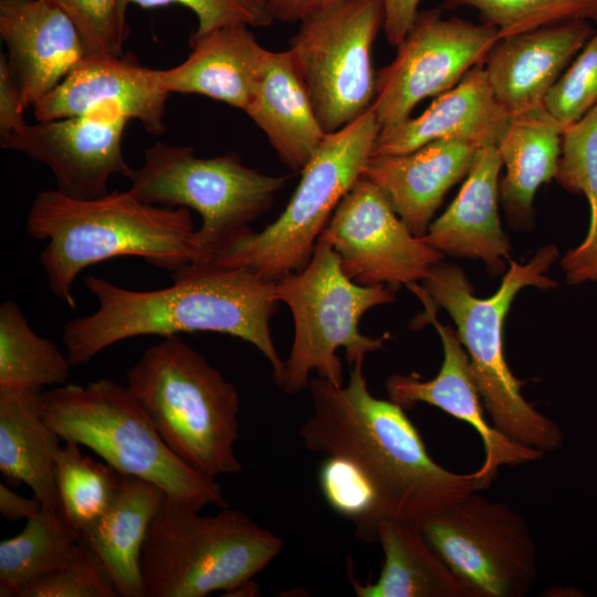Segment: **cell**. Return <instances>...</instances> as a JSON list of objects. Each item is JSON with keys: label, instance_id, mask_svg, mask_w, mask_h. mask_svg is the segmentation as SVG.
Masks as SVG:
<instances>
[{"label": "cell", "instance_id": "cell-11", "mask_svg": "<svg viewBox=\"0 0 597 597\" xmlns=\"http://www.w3.org/2000/svg\"><path fill=\"white\" fill-rule=\"evenodd\" d=\"M384 22V0H342L302 20L290 39L287 50L326 134L373 105L371 50Z\"/></svg>", "mask_w": 597, "mask_h": 597}, {"label": "cell", "instance_id": "cell-29", "mask_svg": "<svg viewBox=\"0 0 597 597\" xmlns=\"http://www.w3.org/2000/svg\"><path fill=\"white\" fill-rule=\"evenodd\" d=\"M80 538L59 510L43 506L18 535L0 543V597H18L27 586L64 567Z\"/></svg>", "mask_w": 597, "mask_h": 597}, {"label": "cell", "instance_id": "cell-10", "mask_svg": "<svg viewBox=\"0 0 597 597\" xmlns=\"http://www.w3.org/2000/svg\"><path fill=\"white\" fill-rule=\"evenodd\" d=\"M129 190L143 202L195 210L197 252L190 264L212 263L217 252L272 207L287 176H270L237 154L197 157L190 146L156 143L133 169Z\"/></svg>", "mask_w": 597, "mask_h": 597}, {"label": "cell", "instance_id": "cell-5", "mask_svg": "<svg viewBox=\"0 0 597 597\" xmlns=\"http://www.w3.org/2000/svg\"><path fill=\"white\" fill-rule=\"evenodd\" d=\"M126 387L187 465L211 479L241 470L239 392L180 335L148 347L127 370Z\"/></svg>", "mask_w": 597, "mask_h": 597}, {"label": "cell", "instance_id": "cell-3", "mask_svg": "<svg viewBox=\"0 0 597 597\" xmlns=\"http://www.w3.org/2000/svg\"><path fill=\"white\" fill-rule=\"evenodd\" d=\"M27 231L46 240L39 255L48 284L70 307L73 284L86 268L116 256H138L169 271L190 264L197 252L190 210L149 205L130 190L75 199L57 189L33 199Z\"/></svg>", "mask_w": 597, "mask_h": 597}, {"label": "cell", "instance_id": "cell-25", "mask_svg": "<svg viewBox=\"0 0 597 597\" xmlns=\"http://www.w3.org/2000/svg\"><path fill=\"white\" fill-rule=\"evenodd\" d=\"M43 388L0 386V471L24 483L43 506L60 511L55 457L62 438L43 416Z\"/></svg>", "mask_w": 597, "mask_h": 597}, {"label": "cell", "instance_id": "cell-30", "mask_svg": "<svg viewBox=\"0 0 597 597\" xmlns=\"http://www.w3.org/2000/svg\"><path fill=\"white\" fill-rule=\"evenodd\" d=\"M555 179L566 191L584 195L590 208L585 240L561 261L566 281L597 282V104L565 129Z\"/></svg>", "mask_w": 597, "mask_h": 597}, {"label": "cell", "instance_id": "cell-40", "mask_svg": "<svg viewBox=\"0 0 597 597\" xmlns=\"http://www.w3.org/2000/svg\"><path fill=\"white\" fill-rule=\"evenodd\" d=\"M420 0H384V32L388 43L397 46L407 35L417 14Z\"/></svg>", "mask_w": 597, "mask_h": 597}, {"label": "cell", "instance_id": "cell-18", "mask_svg": "<svg viewBox=\"0 0 597 597\" xmlns=\"http://www.w3.org/2000/svg\"><path fill=\"white\" fill-rule=\"evenodd\" d=\"M0 34L24 108L53 91L87 55L75 24L48 0H0Z\"/></svg>", "mask_w": 597, "mask_h": 597}, {"label": "cell", "instance_id": "cell-8", "mask_svg": "<svg viewBox=\"0 0 597 597\" xmlns=\"http://www.w3.org/2000/svg\"><path fill=\"white\" fill-rule=\"evenodd\" d=\"M380 130L371 105L350 124L326 134L277 219L260 232L239 234L212 263L247 269L268 282L302 271L335 208L362 177Z\"/></svg>", "mask_w": 597, "mask_h": 597}, {"label": "cell", "instance_id": "cell-22", "mask_svg": "<svg viewBox=\"0 0 597 597\" xmlns=\"http://www.w3.org/2000/svg\"><path fill=\"white\" fill-rule=\"evenodd\" d=\"M502 166L495 145L480 147L459 193L423 235L442 254L479 259L495 275L511 251L499 216Z\"/></svg>", "mask_w": 597, "mask_h": 597}, {"label": "cell", "instance_id": "cell-12", "mask_svg": "<svg viewBox=\"0 0 597 597\" xmlns=\"http://www.w3.org/2000/svg\"><path fill=\"white\" fill-rule=\"evenodd\" d=\"M418 526L471 597H524L537 582L530 527L505 502L475 491L444 505Z\"/></svg>", "mask_w": 597, "mask_h": 597}, {"label": "cell", "instance_id": "cell-7", "mask_svg": "<svg viewBox=\"0 0 597 597\" xmlns=\"http://www.w3.org/2000/svg\"><path fill=\"white\" fill-rule=\"evenodd\" d=\"M198 512L166 496L143 546L145 597L229 594L250 583L283 547L281 537L241 511Z\"/></svg>", "mask_w": 597, "mask_h": 597}, {"label": "cell", "instance_id": "cell-13", "mask_svg": "<svg viewBox=\"0 0 597 597\" xmlns=\"http://www.w3.org/2000/svg\"><path fill=\"white\" fill-rule=\"evenodd\" d=\"M500 39L495 27L446 19L441 8L419 11L395 59L376 76L373 103L381 130L410 117L426 97L454 87Z\"/></svg>", "mask_w": 597, "mask_h": 597}, {"label": "cell", "instance_id": "cell-23", "mask_svg": "<svg viewBox=\"0 0 597 597\" xmlns=\"http://www.w3.org/2000/svg\"><path fill=\"white\" fill-rule=\"evenodd\" d=\"M191 52L177 66L160 70L170 93L198 94L245 111L268 54L250 27L234 24L189 38Z\"/></svg>", "mask_w": 597, "mask_h": 597}, {"label": "cell", "instance_id": "cell-1", "mask_svg": "<svg viewBox=\"0 0 597 597\" xmlns=\"http://www.w3.org/2000/svg\"><path fill=\"white\" fill-rule=\"evenodd\" d=\"M171 277L168 287L135 291L87 275L85 285L98 304L92 314L64 326L62 338L71 365H86L107 347L136 336L214 332L255 346L281 388L284 362L270 331L279 303L275 282L247 269L214 263L187 264Z\"/></svg>", "mask_w": 597, "mask_h": 597}, {"label": "cell", "instance_id": "cell-17", "mask_svg": "<svg viewBox=\"0 0 597 597\" xmlns=\"http://www.w3.org/2000/svg\"><path fill=\"white\" fill-rule=\"evenodd\" d=\"M168 96L160 70L144 66L134 56L88 54L33 105V115L45 122L115 106L129 119L139 121L146 132L160 135L166 130Z\"/></svg>", "mask_w": 597, "mask_h": 597}, {"label": "cell", "instance_id": "cell-26", "mask_svg": "<svg viewBox=\"0 0 597 597\" xmlns=\"http://www.w3.org/2000/svg\"><path fill=\"white\" fill-rule=\"evenodd\" d=\"M165 499V492L156 484L122 474L108 509L81 532L80 541L105 565L121 597H145L143 546Z\"/></svg>", "mask_w": 597, "mask_h": 597}, {"label": "cell", "instance_id": "cell-14", "mask_svg": "<svg viewBox=\"0 0 597 597\" xmlns=\"http://www.w3.org/2000/svg\"><path fill=\"white\" fill-rule=\"evenodd\" d=\"M318 240L336 251L344 273L363 286L395 290L423 281L443 259L408 229L380 188L363 175L339 201Z\"/></svg>", "mask_w": 597, "mask_h": 597}, {"label": "cell", "instance_id": "cell-41", "mask_svg": "<svg viewBox=\"0 0 597 597\" xmlns=\"http://www.w3.org/2000/svg\"><path fill=\"white\" fill-rule=\"evenodd\" d=\"M274 20L283 23L301 22L342 0H263Z\"/></svg>", "mask_w": 597, "mask_h": 597}, {"label": "cell", "instance_id": "cell-6", "mask_svg": "<svg viewBox=\"0 0 597 597\" xmlns=\"http://www.w3.org/2000/svg\"><path fill=\"white\" fill-rule=\"evenodd\" d=\"M43 416L63 441L90 448L123 475L156 484L169 500L197 510L228 507L217 481L172 453L126 386L104 378L44 390Z\"/></svg>", "mask_w": 597, "mask_h": 597}, {"label": "cell", "instance_id": "cell-4", "mask_svg": "<svg viewBox=\"0 0 597 597\" xmlns=\"http://www.w3.org/2000/svg\"><path fill=\"white\" fill-rule=\"evenodd\" d=\"M557 258V247L548 244L524 264L512 261L490 297L475 296L463 270L442 261L431 269L422 287L416 283L408 285L421 302L446 310L457 325L492 426L514 442L544 453L558 450L564 433L557 422L537 411L522 395L521 383L505 359L503 328L510 306L522 289L557 286L546 275Z\"/></svg>", "mask_w": 597, "mask_h": 597}, {"label": "cell", "instance_id": "cell-15", "mask_svg": "<svg viewBox=\"0 0 597 597\" xmlns=\"http://www.w3.org/2000/svg\"><path fill=\"white\" fill-rule=\"evenodd\" d=\"M129 121L119 108L103 106L80 116L27 124L0 139V146L49 167L62 193L95 199L108 192L112 176L129 178L133 171L122 147Z\"/></svg>", "mask_w": 597, "mask_h": 597}, {"label": "cell", "instance_id": "cell-34", "mask_svg": "<svg viewBox=\"0 0 597 597\" xmlns=\"http://www.w3.org/2000/svg\"><path fill=\"white\" fill-rule=\"evenodd\" d=\"M318 480L325 501L354 523L357 537L376 541L379 524L376 495L362 470L346 458L329 455L320 468Z\"/></svg>", "mask_w": 597, "mask_h": 597}, {"label": "cell", "instance_id": "cell-24", "mask_svg": "<svg viewBox=\"0 0 597 597\" xmlns=\"http://www.w3.org/2000/svg\"><path fill=\"white\" fill-rule=\"evenodd\" d=\"M244 113L293 171L304 168L326 136L289 50L268 51Z\"/></svg>", "mask_w": 597, "mask_h": 597}, {"label": "cell", "instance_id": "cell-2", "mask_svg": "<svg viewBox=\"0 0 597 597\" xmlns=\"http://www.w3.org/2000/svg\"><path fill=\"white\" fill-rule=\"evenodd\" d=\"M312 415L298 436L305 448L354 462L370 482L378 522L419 524L444 505L480 491L474 472H451L428 454L405 409L371 395L363 363L346 386L310 380ZM379 525V524H378Z\"/></svg>", "mask_w": 597, "mask_h": 597}, {"label": "cell", "instance_id": "cell-9", "mask_svg": "<svg viewBox=\"0 0 597 597\" xmlns=\"http://www.w3.org/2000/svg\"><path fill=\"white\" fill-rule=\"evenodd\" d=\"M279 302L291 311L294 338L284 362L280 389L295 395L310 384V374L343 386V367L336 350L345 348L349 367L364 363L369 353L384 348L385 336L360 333L358 323L368 310L392 303L395 290L387 285L363 286L343 271L336 251L317 241L308 264L275 282Z\"/></svg>", "mask_w": 597, "mask_h": 597}, {"label": "cell", "instance_id": "cell-21", "mask_svg": "<svg viewBox=\"0 0 597 597\" xmlns=\"http://www.w3.org/2000/svg\"><path fill=\"white\" fill-rule=\"evenodd\" d=\"M511 114L495 98L483 64L472 67L419 116L380 130L373 155H400L443 138L498 145Z\"/></svg>", "mask_w": 597, "mask_h": 597}, {"label": "cell", "instance_id": "cell-27", "mask_svg": "<svg viewBox=\"0 0 597 597\" xmlns=\"http://www.w3.org/2000/svg\"><path fill=\"white\" fill-rule=\"evenodd\" d=\"M565 132L544 106L510 117L496 147L505 166L500 201L510 222H528L537 189L555 178Z\"/></svg>", "mask_w": 597, "mask_h": 597}, {"label": "cell", "instance_id": "cell-16", "mask_svg": "<svg viewBox=\"0 0 597 597\" xmlns=\"http://www.w3.org/2000/svg\"><path fill=\"white\" fill-rule=\"evenodd\" d=\"M423 305L426 312L420 320L434 326L442 343L443 360L440 370L429 380H422L417 374H394L386 380V391L389 400L404 409L423 402L472 426L481 436L484 447L483 463L474 471L479 489L484 490L496 479L500 467L536 462L545 453L514 442L485 419L469 357L457 331L441 324L430 304Z\"/></svg>", "mask_w": 597, "mask_h": 597}, {"label": "cell", "instance_id": "cell-33", "mask_svg": "<svg viewBox=\"0 0 597 597\" xmlns=\"http://www.w3.org/2000/svg\"><path fill=\"white\" fill-rule=\"evenodd\" d=\"M441 7L475 9L500 39L574 20L597 23V0H442Z\"/></svg>", "mask_w": 597, "mask_h": 597}, {"label": "cell", "instance_id": "cell-37", "mask_svg": "<svg viewBox=\"0 0 597 597\" xmlns=\"http://www.w3.org/2000/svg\"><path fill=\"white\" fill-rule=\"evenodd\" d=\"M597 104V31L551 87L545 109L566 129Z\"/></svg>", "mask_w": 597, "mask_h": 597}, {"label": "cell", "instance_id": "cell-36", "mask_svg": "<svg viewBox=\"0 0 597 597\" xmlns=\"http://www.w3.org/2000/svg\"><path fill=\"white\" fill-rule=\"evenodd\" d=\"M48 1L59 7L75 24L87 55H123L129 27L121 0Z\"/></svg>", "mask_w": 597, "mask_h": 597}, {"label": "cell", "instance_id": "cell-42", "mask_svg": "<svg viewBox=\"0 0 597 597\" xmlns=\"http://www.w3.org/2000/svg\"><path fill=\"white\" fill-rule=\"evenodd\" d=\"M43 509L42 503L33 496L27 499L13 492L4 484H0V513L11 522L36 516Z\"/></svg>", "mask_w": 597, "mask_h": 597}, {"label": "cell", "instance_id": "cell-39", "mask_svg": "<svg viewBox=\"0 0 597 597\" xmlns=\"http://www.w3.org/2000/svg\"><path fill=\"white\" fill-rule=\"evenodd\" d=\"M24 107L18 81L8 57H0V139L20 132L25 125Z\"/></svg>", "mask_w": 597, "mask_h": 597}, {"label": "cell", "instance_id": "cell-19", "mask_svg": "<svg viewBox=\"0 0 597 597\" xmlns=\"http://www.w3.org/2000/svg\"><path fill=\"white\" fill-rule=\"evenodd\" d=\"M574 20L499 39L483 66L495 98L511 114L544 106L551 87L594 34Z\"/></svg>", "mask_w": 597, "mask_h": 597}, {"label": "cell", "instance_id": "cell-28", "mask_svg": "<svg viewBox=\"0 0 597 597\" xmlns=\"http://www.w3.org/2000/svg\"><path fill=\"white\" fill-rule=\"evenodd\" d=\"M376 541L384 564L375 583H359L348 565L352 587L358 597H471L423 537L418 524L386 520Z\"/></svg>", "mask_w": 597, "mask_h": 597}, {"label": "cell", "instance_id": "cell-35", "mask_svg": "<svg viewBox=\"0 0 597 597\" xmlns=\"http://www.w3.org/2000/svg\"><path fill=\"white\" fill-rule=\"evenodd\" d=\"M118 590L102 561L81 541L71 561L23 588L18 597H117Z\"/></svg>", "mask_w": 597, "mask_h": 597}, {"label": "cell", "instance_id": "cell-31", "mask_svg": "<svg viewBox=\"0 0 597 597\" xmlns=\"http://www.w3.org/2000/svg\"><path fill=\"white\" fill-rule=\"evenodd\" d=\"M71 363L55 343L35 334L20 306H0V386L40 387L65 385Z\"/></svg>", "mask_w": 597, "mask_h": 597}, {"label": "cell", "instance_id": "cell-20", "mask_svg": "<svg viewBox=\"0 0 597 597\" xmlns=\"http://www.w3.org/2000/svg\"><path fill=\"white\" fill-rule=\"evenodd\" d=\"M479 146L437 139L400 155H371L363 176L377 185L408 229L423 237L448 190L465 177Z\"/></svg>", "mask_w": 597, "mask_h": 597}, {"label": "cell", "instance_id": "cell-38", "mask_svg": "<svg viewBox=\"0 0 597 597\" xmlns=\"http://www.w3.org/2000/svg\"><path fill=\"white\" fill-rule=\"evenodd\" d=\"M125 11L129 4L142 8H157L179 4L191 10L198 27L193 32L201 35L210 31L234 24L269 27L274 19L263 0H121Z\"/></svg>", "mask_w": 597, "mask_h": 597}, {"label": "cell", "instance_id": "cell-32", "mask_svg": "<svg viewBox=\"0 0 597 597\" xmlns=\"http://www.w3.org/2000/svg\"><path fill=\"white\" fill-rule=\"evenodd\" d=\"M64 442L55 457L60 512L81 534L108 509L119 488L122 474L106 462L84 455L78 443Z\"/></svg>", "mask_w": 597, "mask_h": 597}]
</instances>
